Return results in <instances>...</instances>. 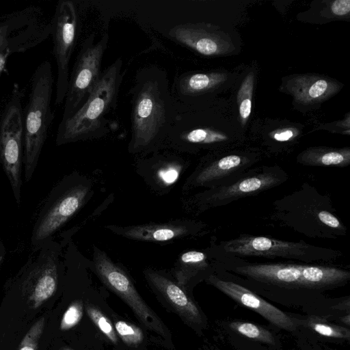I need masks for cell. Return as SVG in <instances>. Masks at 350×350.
Instances as JSON below:
<instances>
[{"instance_id":"1","label":"cell","mask_w":350,"mask_h":350,"mask_svg":"<svg viewBox=\"0 0 350 350\" xmlns=\"http://www.w3.org/2000/svg\"><path fill=\"white\" fill-rule=\"evenodd\" d=\"M131 135L128 151L146 156L164 148L178 112L166 70L157 65L139 69L130 90Z\"/></svg>"},{"instance_id":"2","label":"cell","mask_w":350,"mask_h":350,"mask_svg":"<svg viewBox=\"0 0 350 350\" xmlns=\"http://www.w3.org/2000/svg\"><path fill=\"white\" fill-rule=\"evenodd\" d=\"M122 64L121 58H118L102 71L86 101L73 115L61 121L57 145L100 138L109 132L108 116L117 104L124 75Z\"/></svg>"},{"instance_id":"3","label":"cell","mask_w":350,"mask_h":350,"mask_svg":"<svg viewBox=\"0 0 350 350\" xmlns=\"http://www.w3.org/2000/svg\"><path fill=\"white\" fill-rule=\"evenodd\" d=\"M53 85L51 65L46 60L33 73L24 120L23 163L26 182L33 174L54 118L51 107Z\"/></svg>"},{"instance_id":"4","label":"cell","mask_w":350,"mask_h":350,"mask_svg":"<svg viewBox=\"0 0 350 350\" xmlns=\"http://www.w3.org/2000/svg\"><path fill=\"white\" fill-rule=\"evenodd\" d=\"M92 189L90 180L76 172L53 188L33 226L31 239L34 251L80 210L91 197Z\"/></svg>"},{"instance_id":"5","label":"cell","mask_w":350,"mask_h":350,"mask_svg":"<svg viewBox=\"0 0 350 350\" xmlns=\"http://www.w3.org/2000/svg\"><path fill=\"white\" fill-rule=\"evenodd\" d=\"M235 271L262 282L314 289L334 286L350 278L347 270L312 265L252 264L237 267Z\"/></svg>"},{"instance_id":"6","label":"cell","mask_w":350,"mask_h":350,"mask_svg":"<svg viewBox=\"0 0 350 350\" xmlns=\"http://www.w3.org/2000/svg\"><path fill=\"white\" fill-rule=\"evenodd\" d=\"M108 41V33L96 41L95 33H92L83 42L69 77L62 120L70 117L82 106L98 83Z\"/></svg>"},{"instance_id":"7","label":"cell","mask_w":350,"mask_h":350,"mask_svg":"<svg viewBox=\"0 0 350 350\" xmlns=\"http://www.w3.org/2000/svg\"><path fill=\"white\" fill-rule=\"evenodd\" d=\"M22 93L14 85L0 124V163L10 181L19 206L23 163L24 119Z\"/></svg>"},{"instance_id":"8","label":"cell","mask_w":350,"mask_h":350,"mask_svg":"<svg viewBox=\"0 0 350 350\" xmlns=\"http://www.w3.org/2000/svg\"><path fill=\"white\" fill-rule=\"evenodd\" d=\"M90 262V267L100 280L128 304L147 328L164 338L167 337L168 332L163 322L143 300L129 276L120 266L96 246H94L92 260Z\"/></svg>"},{"instance_id":"9","label":"cell","mask_w":350,"mask_h":350,"mask_svg":"<svg viewBox=\"0 0 350 350\" xmlns=\"http://www.w3.org/2000/svg\"><path fill=\"white\" fill-rule=\"evenodd\" d=\"M54 55L57 68L55 103L64 100L69 80V62L76 44L78 16L71 1H59L53 21Z\"/></svg>"},{"instance_id":"10","label":"cell","mask_w":350,"mask_h":350,"mask_svg":"<svg viewBox=\"0 0 350 350\" xmlns=\"http://www.w3.org/2000/svg\"><path fill=\"white\" fill-rule=\"evenodd\" d=\"M224 250L239 256L282 257L285 258L313 260L319 258L317 252L322 248L312 246L304 241L290 242L266 237L244 235L226 241Z\"/></svg>"},{"instance_id":"11","label":"cell","mask_w":350,"mask_h":350,"mask_svg":"<svg viewBox=\"0 0 350 350\" xmlns=\"http://www.w3.org/2000/svg\"><path fill=\"white\" fill-rule=\"evenodd\" d=\"M208 282L227 296L261 315L268 321L282 329L292 332L297 327V321L256 295L247 288L230 281L222 280L215 275Z\"/></svg>"},{"instance_id":"12","label":"cell","mask_w":350,"mask_h":350,"mask_svg":"<svg viewBox=\"0 0 350 350\" xmlns=\"http://www.w3.org/2000/svg\"><path fill=\"white\" fill-rule=\"evenodd\" d=\"M106 228L129 239L155 243L184 238L194 232L192 223L180 220L127 226L111 225L107 226Z\"/></svg>"},{"instance_id":"13","label":"cell","mask_w":350,"mask_h":350,"mask_svg":"<svg viewBox=\"0 0 350 350\" xmlns=\"http://www.w3.org/2000/svg\"><path fill=\"white\" fill-rule=\"evenodd\" d=\"M144 275L148 282L187 322L193 325L202 323L199 308L180 285L152 269H146Z\"/></svg>"},{"instance_id":"14","label":"cell","mask_w":350,"mask_h":350,"mask_svg":"<svg viewBox=\"0 0 350 350\" xmlns=\"http://www.w3.org/2000/svg\"><path fill=\"white\" fill-rule=\"evenodd\" d=\"M176 42L198 53L211 56L220 54L223 44L220 38L202 23H185L172 27L168 31Z\"/></svg>"},{"instance_id":"15","label":"cell","mask_w":350,"mask_h":350,"mask_svg":"<svg viewBox=\"0 0 350 350\" xmlns=\"http://www.w3.org/2000/svg\"><path fill=\"white\" fill-rule=\"evenodd\" d=\"M339 84L323 77L301 75L288 81L286 88L295 101L303 105L322 102L339 90Z\"/></svg>"},{"instance_id":"16","label":"cell","mask_w":350,"mask_h":350,"mask_svg":"<svg viewBox=\"0 0 350 350\" xmlns=\"http://www.w3.org/2000/svg\"><path fill=\"white\" fill-rule=\"evenodd\" d=\"M279 182L280 178L273 173L256 174L240 179L232 185L217 188L213 193L204 196V202L211 204L230 202L269 189Z\"/></svg>"},{"instance_id":"17","label":"cell","mask_w":350,"mask_h":350,"mask_svg":"<svg viewBox=\"0 0 350 350\" xmlns=\"http://www.w3.org/2000/svg\"><path fill=\"white\" fill-rule=\"evenodd\" d=\"M142 162L157 170L152 174L153 180L162 189L174 183L183 169V162L180 157L170 152H161L160 150L152 152L151 157Z\"/></svg>"},{"instance_id":"18","label":"cell","mask_w":350,"mask_h":350,"mask_svg":"<svg viewBox=\"0 0 350 350\" xmlns=\"http://www.w3.org/2000/svg\"><path fill=\"white\" fill-rule=\"evenodd\" d=\"M300 163L308 166H335L343 167L350 163V149L311 147L297 157Z\"/></svg>"},{"instance_id":"19","label":"cell","mask_w":350,"mask_h":350,"mask_svg":"<svg viewBox=\"0 0 350 350\" xmlns=\"http://www.w3.org/2000/svg\"><path fill=\"white\" fill-rule=\"evenodd\" d=\"M243 159L236 154H230L213 161L195 172L189 184L202 186L215 180L229 175L243 164Z\"/></svg>"},{"instance_id":"20","label":"cell","mask_w":350,"mask_h":350,"mask_svg":"<svg viewBox=\"0 0 350 350\" xmlns=\"http://www.w3.org/2000/svg\"><path fill=\"white\" fill-rule=\"evenodd\" d=\"M206 256L199 251L191 250L183 252L176 260L175 274L183 285L198 271L205 269L208 264Z\"/></svg>"},{"instance_id":"21","label":"cell","mask_w":350,"mask_h":350,"mask_svg":"<svg viewBox=\"0 0 350 350\" xmlns=\"http://www.w3.org/2000/svg\"><path fill=\"white\" fill-rule=\"evenodd\" d=\"M230 329L239 334L270 345L275 344V340L271 332L254 323L246 321H235L229 324Z\"/></svg>"},{"instance_id":"22","label":"cell","mask_w":350,"mask_h":350,"mask_svg":"<svg viewBox=\"0 0 350 350\" xmlns=\"http://www.w3.org/2000/svg\"><path fill=\"white\" fill-rule=\"evenodd\" d=\"M304 323L307 327L323 336L345 340L350 338L349 329L332 324L318 317H310L304 321Z\"/></svg>"},{"instance_id":"23","label":"cell","mask_w":350,"mask_h":350,"mask_svg":"<svg viewBox=\"0 0 350 350\" xmlns=\"http://www.w3.org/2000/svg\"><path fill=\"white\" fill-rule=\"evenodd\" d=\"M254 82V75L251 71L244 79L238 92L237 103L243 125L247 122L251 113Z\"/></svg>"},{"instance_id":"24","label":"cell","mask_w":350,"mask_h":350,"mask_svg":"<svg viewBox=\"0 0 350 350\" xmlns=\"http://www.w3.org/2000/svg\"><path fill=\"white\" fill-rule=\"evenodd\" d=\"M86 312L90 319L99 330L112 342L117 343L118 337L115 328L109 319L98 308L87 305Z\"/></svg>"},{"instance_id":"25","label":"cell","mask_w":350,"mask_h":350,"mask_svg":"<svg viewBox=\"0 0 350 350\" xmlns=\"http://www.w3.org/2000/svg\"><path fill=\"white\" fill-rule=\"evenodd\" d=\"M114 328L119 337L128 345H138L144 340L141 329L130 323L118 321L115 323Z\"/></svg>"},{"instance_id":"26","label":"cell","mask_w":350,"mask_h":350,"mask_svg":"<svg viewBox=\"0 0 350 350\" xmlns=\"http://www.w3.org/2000/svg\"><path fill=\"white\" fill-rule=\"evenodd\" d=\"M82 316V302L79 300L72 302L63 314L60 329L62 330H68L72 328L79 323Z\"/></svg>"},{"instance_id":"27","label":"cell","mask_w":350,"mask_h":350,"mask_svg":"<svg viewBox=\"0 0 350 350\" xmlns=\"http://www.w3.org/2000/svg\"><path fill=\"white\" fill-rule=\"evenodd\" d=\"M44 324V319L42 318L31 327L23 338L18 350H37Z\"/></svg>"},{"instance_id":"28","label":"cell","mask_w":350,"mask_h":350,"mask_svg":"<svg viewBox=\"0 0 350 350\" xmlns=\"http://www.w3.org/2000/svg\"><path fill=\"white\" fill-rule=\"evenodd\" d=\"M318 218L323 224L332 228H340L342 227L338 219L328 211H320L318 214Z\"/></svg>"},{"instance_id":"29","label":"cell","mask_w":350,"mask_h":350,"mask_svg":"<svg viewBox=\"0 0 350 350\" xmlns=\"http://www.w3.org/2000/svg\"><path fill=\"white\" fill-rule=\"evenodd\" d=\"M298 131L293 128H286L275 131L272 137L278 142H286L297 136Z\"/></svg>"},{"instance_id":"30","label":"cell","mask_w":350,"mask_h":350,"mask_svg":"<svg viewBox=\"0 0 350 350\" xmlns=\"http://www.w3.org/2000/svg\"><path fill=\"white\" fill-rule=\"evenodd\" d=\"M331 10L336 16H345L350 12L349 0H336L331 5Z\"/></svg>"},{"instance_id":"31","label":"cell","mask_w":350,"mask_h":350,"mask_svg":"<svg viewBox=\"0 0 350 350\" xmlns=\"http://www.w3.org/2000/svg\"><path fill=\"white\" fill-rule=\"evenodd\" d=\"M8 27H0V50L5 47L7 44Z\"/></svg>"},{"instance_id":"32","label":"cell","mask_w":350,"mask_h":350,"mask_svg":"<svg viewBox=\"0 0 350 350\" xmlns=\"http://www.w3.org/2000/svg\"><path fill=\"white\" fill-rule=\"evenodd\" d=\"M6 62V55L3 52L2 50H0V72L2 71Z\"/></svg>"},{"instance_id":"33","label":"cell","mask_w":350,"mask_h":350,"mask_svg":"<svg viewBox=\"0 0 350 350\" xmlns=\"http://www.w3.org/2000/svg\"><path fill=\"white\" fill-rule=\"evenodd\" d=\"M5 254V248L3 244L0 242V265L3 262Z\"/></svg>"},{"instance_id":"34","label":"cell","mask_w":350,"mask_h":350,"mask_svg":"<svg viewBox=\"0 0 350 350\" xmlns=\"http://www.w3.org/2000/svg\"><path fill=\"white\" fill-rule=\"evenodd\" d=\"M342 322L345 324H347V325H350V316H349V314H347L346 316H345L342 319Z\"/></svg>"},{"instance_id":"35","label":"cell","mask_w":350,"mask_h":350,"mask_svg":"<svg viewBox=\"0 0 350 350\" xmlns=\"http://www.w3.org/2000/svg\"><path fill=\"white\" fill-rule=\"evenodd\" d=\"M64 350H72V349H64Z\"/></svg>"}]
</instances>
